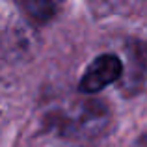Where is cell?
Wrapping results in <instances>:
<instances>
[{
  "instance_id": "cell-1",
  "label": "cell",
  "mask_w": 147,
  "mask_h": 147,
  "mask_svg": "<svg viewBox=\"0 0 147 147\" xmlns=\"http://www.w3.org/2000/svg\"><path fill=\"white\" fill-rule=\"evenodd\" d=\"M123 65L121 60L114 54H102V56L95 58L91 65L86 69L82 80H80V90L86 93H95L106 88L108 84L115 82L121 76Z\"/></svg>"
},
{
  "instance_id": "cell-2",
  "label": "cell",
  "mask_w": 147,
  "mask_h": 147,
  "mask_svg": "<svg viewBox=\"0 0 147 147\" xmlns=\"http://www.w3.org/2000/svg\"><path fill=\"white\" fill-rule=\"evenodd\" d=\"M130 147H147V134H144L142 138H138V140L134 142Z\"/></svg>"
}]
</instances>
